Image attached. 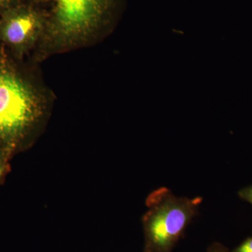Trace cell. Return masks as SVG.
Masks as SVG:
<instances>
[{
  "mask_svg": "<svg viewBox=\"0 0 252 252\" xmlns=\"http://www.w3.org/2000/svg\"><path fill=\"white\" fill-rule=\"evenodd\" d=\"M49 112L44 96L6 55H0V150L12 159L31 148Z\"/></svg>",
  "mask_w": 252,
  "mask_h": 252,
  "instance_id": "cell-1",
  "label": "cell"
},
{
  "mask_svg": "<svg viewBox=\"0 0 252 252\" xmlns=\"http://www.w3.org/2000/svg\"><path fill=\"white\" fill-rule=\"evenodd\" d=\"M124 0H51L42 38L56 50L84 44L117 22Z\"/></svg>",
  "mask_w": 252,
  "mask_h": 252,
  "instance_id": "cell-2",
  "label": "cell"
},
{
  "mask_svg": "<svg viewBox=\"0 0 252 252\" xmlns=\"http://www.w3.org/2000/svg\"><path fill=\"white\" fill-rule=\"evenodd\" d=\"M203 198L180 197L160 187L146 199L147 212L142 219L144 252H172L198 213Z\"/></svg>",
  "mask_w": 252,
  "mask_h": 252,
  "instance_id": "cell-3",
  "label": "cell"
},
{
  "mask_svg": "<svg viewBox=\"0 0 252 252\" xmlns=\"http://www.w3.org/2000/svg\"><path fill=\"white\" fill-rule=\"evenodd\" d=\"M46 26V11L23 1L0 16V39L18 54H23L42 37Z\"/></svg>",
  "mask_w": 252,
  "mask_h": 252,
  "instance_id": "cell-4",
  "label": "cell"
},
{
  "mask_svg": "<svg viewBox=\"0 0 252 252\" xmlns=\"http://www.w3.org/2000/svg\"><path fill=\"white\" fill-rule=\"evenodd\" d=\"M11 159L4 152L0 150V184L4 182L6 175L11 170Z\"/></svg>",
  "mask_w": 252,
  "mask_h": 252,
  "instance_id": "cell-5",
  "label": "cell"
},
{
  "mask_svg": "<svg viewBox=\"0 0 252 252\" xmlns=\"http://www.w3.org/2000/svg\"><path fill=\"white\" fill-rule=\"evenodd\" d=\"M23 1H26L25 0H0V16L8 10L16 5L21 4Z\"/></svg>",
  "mask_w": 252,
  "mask_h": 252,
  "instance_id": "cell-6",
  "label": "cell"
},
{
  "mask_svg": "<svg viewBox=\"0 0 252 252\" xmlns=\"http://www.w3.org/2000/svg\"><path fill=\"white\" fill-rule=\"evenodd\" d=\"M232 252H252V236L246 239Z\"/></svg>",
  "mask_w": 252,
  "mask_h": 252,
  "instance_id": "cell-7",
  "label": "cell"
},
{
  "mask_svg": "<svg viewBox=\"0 0 252 252\" xmlns=\"http://www.w3.org/2000/svg\"><path fill=\"white\" fill-rule=\"evenodd\" d=\"M239 196L252 205V185L241 189L238 193Z\"/></svg>",
  "mask_w": 252,
  "mask_h": 252,
  "instance_id": "cell-8",
  "label": "cell"
},
{
  "mask_svg": "<svg viewBox=\"0 0 252 252\" xmlns=\"http://www.w3.org/2000/svg\"><path fill=\"white\" fill-rule=\"evenodd\" d=\"M207 252H228L227 249L221 244L218 243H212L208 249H207Z\"/></svg>",
  "mask_w": 252,
  "mask_h": 252,
  "instance_id": "cell-9",
  "label": "cell"
},
{
  "mask_svg": "<svg viewBox=\"0 0 252 252\" xmlns=\"http://www.w3.org/2000/svg\"><path fill=\"white\" fill-rule=\"evenodd\" d=\"M51 0H26L28 3L31 4L36 5L39 6V5L46 4V3H49Z\"/></svg>",
  "mask_w": 252,
  "mask_h": 252,
  "instance_id": "cell-10",
  "label": "cell"
}]
</instances>
